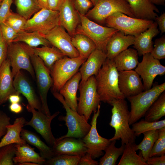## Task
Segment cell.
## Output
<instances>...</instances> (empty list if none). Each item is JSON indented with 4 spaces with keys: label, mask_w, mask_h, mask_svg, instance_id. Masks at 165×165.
Returning <instances> with one entry per match:
<instances>
[{
    "label": "cell",
    "mask_w": 165,
    "mask_h": 165,
    "mask_svg": "<svg viewBox=\"0 0 165 165\" xmlns=\"http://www.w3.org/2000/svg\"><path fill=\"white\" fill-rule=\"evenodd\" d=\"M119 72L112 60L107 58L95 76L101 101L110 104L114 99H125L118 86Z\"/></svg>",
    "instance_id": "6da1fadb"
},
{
    "label": "cell",
    "mask_w": 165,
    "mask_h": 165,
    "mask_svg": "<svg viewBox=\"0 0 165 165\" xmlns=\"http://www.w3.org/2000/svg\"><path fill=\"white\" fill-rule=\"evenodd\" d=\"M112 106V115L110 126L115 130L110 141L121 139L122 145L135 142L136 136L130 127V112L125 99H116L110 104Z\"/></svg>",
    "instance_id": "7a4b0ae2"
},
{
    "label": "cell",
    "mask_w": 165,
    "mask_h": 165,
    "mask_svg": "<svg viewBox=\"0 0 165 165\" xmlns=\"http://www.w3.org/2000/svg\"><path fill=\"white\" fill-rule=\"evenodd\" d=\"M79 14L80 23L76 28L75 34H80L88 37L94 43L97 49L106 54V46L108 41L119 30L102 26L91 20L85 15Z\"/></svg>",
    "instance_id": "3957f363"
},
{
    "label": "cell",
    "mask_w": 165,
    "mask_h": 165,
    "mask_svg": "<svg viewBox=\"0 0 165 165\" xmlns=\"http://www.w3.org/2000/svg\"><path fill=\"white\" fill-rule=\"evenodd\" d=\"M165 91V82L156 84L150 89L127 98L131 104L129 124L132 125L144 116L148 109Z\"/></svg>",
    "instance_id": "277c9868"
},
{
    "label": "cell",
    "mask_w": 165,
    "mask_h": 165,
    "mask_svg": "<svg viewBox=\"0 0 165 165\" xmlns=\"http://www.w3.org/2000/svg\"><path fill=\"white\" fill-rule=\"evenodd\" d=\"M54 97L63 105L66 111V115L60 116L59 119L64 121L68 129L67 133L60 138L72 137L82 139L89 132L91 125L84 117L71 108L66 103L64 98L59 92L51 90Z\"/></svg>",
    "instance_id": "5b68a950"
},
{
    "label": "cell",
    "mask_w": 165,
    "mask_h": 165,
    "mask_svg": "<svg viewBox=\"0 0 165 165\" xmlns=\"http://www.w3.org/2000/svg\"><path fill=\"white\" fill-rule=\"evenodd\" d=\"M86 59L65 56L56 61L50 70L53 80L52 90L59 92L64 85L77 72Z\"/></svg>",
    "instance_id": "8992f818"
},
{
    "label": "cell",
    "mask_w": 165,
    "mask_h": 165,
    "mask_svg": "<svg viewBox=\"0 0 165 165\" xmlns=\"http://www.w3.org/2000/svg\"><path fill=\"white\" fill-rule=\"evenodd\" d=\"M79 97L77 98V112L88 121L92 113L96 112L100 100L97 90L95 76L90 77L84 82L80 83Z\"/></svg>",
    "instance_id": "52a82bcc"
},
{
    "label": "cell",
    "mask_w": 165,
    "mask_h": 165,
    "mask_svg": "<svg viewBox=\"0 0 165 165\" xmlns=\"http://www.w3.org/2000/svg\"><path fill=\"white\" fill-rule=\"evenodd\" d=\"M152 20L140 19L116 12L105 20L107 27L120 31L126 35L136 36L147 30L153 22Z\"/></svg>",
    "instance_id": "ba28073f"
},
{
    "label": "cell",
    "mask_w": 165,
    "mask_h": 165,
    "mask_svg": "<svg viewBox=\"0 0 165 165\" xmlns=\"http://www.w3.org/2000/svg\"><path fill=\"white\" fill-rule=\"evenodd\" d=\"M94 6L85 16L100 24H104L108 17L116 12L134 17L126 0H98Z\"/></svg>",
    "instance_id": "9c48e42d"
},
{
    "label": "cell",
    "mask_w": 165,
    "mask_h": 165,
    "mask_svg": "<svg viewBox=\"0 0 165 165\" xmlns=\"http://www.w3.org/2000/svg\"><path fill=\"white\" fill-rule=\"evenodd\" d=\"M30 57L35 72L42 112L48 116H50L51 115L47 104V96L48 91L52 87L53 83L50 71L38 56L30 54Z\"/></svg>",
    "instance_id": "30bf717a"
},
{
    "label": "cell",
    "mask_w": 165,
    "mask_h": 165,
    "mask_svg": "<svg viewBox=\"0 0 165 165\" xmlns=\"http://www.w3.org/2000/svg\"><path fill=\"white\" fill-rule=\"evenodd\" d=\"M7 56L10 61L13 78L19 71L23 69L27 71L33 79H35V72L31 60L28 45L20 42L9 43Z\"/></svg>",
    "instance_id": "8fae6325"
},
{
    "label": "cell",
    "mask_w": 165,
    "mask_h": 165,
    "mask_svg": "<svg viewBox=\"0 0 165 165\" xmlns=\"http://www.w3.org/2000/svg\"><path fill=\"white\" fill-rule=\"evenodd\" d=\"M59 25V11L42 9L27 20L24 31L45 35Z\"/></svg>",
    "instance_id": "7c38bea8"
},
{
    "label": "cell",
    "mask_w": 165,
    "mask_h": 165,
    "mask_svg": "<svg viewBox=\"0 0 165 165\" xmlns=\"http://www.w3.org/2000/svg\"><path fill=\"white\" fill-rule=\"evenodd\" d=\"M26 108L32 114V117L29 121L26 122L25 126H29L33 128L52 147L55 142L56 138L52 133L51 124L53 119L60 113L59 112L48 116L42 112L36 110L29 104L27 105Z\"/></svg>",
    "instance_id": "4fadbf2b"
},
{
    "label": "cell",
    "mask_w": 165,
    "mask_h": 165,
    "mask_svg": "<svg viewBox=\"0 0 165 165\" xmlns=\"http://www.w3.org/2000/svg\"><path fill=\"white\" fill-rule=\"evenodd\" d=\"M100 104L96 112H94L91 122V127L88 133L82 140L87 149V152L90 154L93 159L99 158L104 154L103 151L110 144L111 141L101 136L97 129V119L100 112Z\"/></svg>",
    "instance_id": "5bb4252c"
},
{
    "label": "cell",
    "mask_w": 165,
    "mask_h": 165,
    "mask_svg": "<svg viewBox=\"0 0 165 165\" xmlns=\"http://www.w3.org/2000/svg\"><path fill=\"white\" fill-rule=\"evenodd\" d=\"M135 71L142 79L144 90H146L151 88L157 76L165 75V67L148 53L143 55L142 61L138 63Z\"/></svg>",
    "instance_id": "9a60e30c"
},
{
    "label": "cell",
    "mask_w": 165,
    "mask_h": 165,
    "mask_svg": "<svg viewBox=\"0 0 165 165\" xmlns=\"http://www.w3.org/2000/svg\"><path fill=\"white\" fill-rule=\"evenodd\" d=\"M42 35L65 56L71 58L79 57L78 51L72 44V37L61 25L57 26L47 34Z\"/></svg>",
    "instance_id": "2e32d148"
},
{
    "label": "cell",
    "mask_w": 165,
    "mask_h": 165,
    "mask_svg": "<svg viewBox=\"0 0 165 165\" xmlns=\"http://www.w3.org/2000/svg\"><path fill=\"white\" fill-rule=\"evenodd\" d=\"M118 86L124 98L135 96L144 90L139 75L132 70L119 72Z\"/></svg>",
    "instance_id": "e0dca14e"
},
{
    "label": "cell",
    "mask_w": 165,
    "mask_h": 165,
    "mask_svg": "<svg viewBox=\"0 0 165 165\" xmlns=\"http://www.w3.org/2000/svg\"><path fill=\"white\" fill-rule=\"evenodd\" d=\"M59 13V25L66 29L72 37L80 23V16L75 7L73 0H64Z\"/></svg>",
    "instance_id": "ac0fdd59"
},
{
    "label": "cell",
    "mask_w": 165,
    "mask_h": 165,
    "mask_svg": "<svg viewBox=\"0 0 165 165\" xmlns=\"http://www.w3.org/2000/svg\"><path fill=\"white\" fill-rule=\"evenodd\" d=\"M54 155L67 154L82 156L87 152L82 139L72 137L56 138L51 147Z\"/></svg>",
    "instance_id": "d6986e66"
},
{
    "label": "cell",
    "mask_w": 165,
    "mask_h": 165,
    "mask_svg": "<svg viewBox=\"0 0 165 165\" xmlns=\"http://www.w3.org/2000/svg\"><path fill=\"white\" fill-rule=\"evenodd\" d=\"M13 78V85L16 90L26 98L28 104L38 111L42 112L40 101L31 83L21 70L17 73Z\"/></svg>",
    "instance_id": "ffe728a7"
},
{
    "label": "cell",
    "mask_w": 165,
    "mask_h": 165,
    "mask_svg": "<svg viewBox=\"0 0 165 165\" xmlns=\"http://www.w3.org/2000/svg\"><path fill=\"white\" fill-rule=\"evenodd\" d=\"M107 58L106 54L96 49L81 66L79 72L81 75L80 83H83L92 75L96 76Z\"/></svg>",
    "instance_id": "44dd1931"
},
{
    "label": "cell",
    "mask_w": 165,
    "mask_h": 165,
    "mask_svg": "<svg viewBox=\"0 0 165 165\" xmlns=\"http://www.w3.org/2000/svg\"><path fill=\"white\" fill-rule=\"evenodd\" d=\"M10 62L6 59L0 67V105L5 103L12 94H20L15 90Z\"/></svg>",
    "instance_id": "7402d4cb"
},
{
    "label": "cell",
    "mask_w": 165,
    "mask_h": 165,
    "mask_svg": "<svg viewBox=\"0 0 165 165\" xmlns=\"http://www.w3.org/2000/svg\"><path fill=\"white\" fill-rule=\"evenodd\" d=\"M155 21L151 24L145 31L135 36L133 47L137 51L138 55L151 53L153 48V38L160 32Z\"/></svg>",
    "instance_id": "603a6c76"
},
{
    "label": "cell",
    "mask_w": 165,
    "mask_h": 165,
    "mask_svg": "<svg viewBox=\"0 0 165 165\" xmlns=\"http://www.w3.org/2000/svg\"><path fill=\"white\" fill-rule=\"evenodd\" d=\"M134 36L126 35L118 31L112 36L108 41L106 46V54L107 58L113 59L119 54L133 45Z\"/></svg>",
    "instance_id": "cb8c5ba5"
},
{
    "label": "cell",
    "mask_w": 165,
    "mask_h": 165,
    "mask_svg": "<svg viewBox=\"0 0 165 165\" xmlns=\"http://www.w3.org/2000/svg\"><path fill=\"white\" fill-rule=\"evenodd\" d=\"M134 15L140 19L154 21L159 13L158 8L148 0H126Z\"/></svg>",
    "instance_id": "d4e9b609"
},
{
    "label": "cell",
    "mask_w": 165,
    "mask_h": 165,
    "mask_svg": "<svg viewBox=\"0 0 165 165\" xmlns=\"http://www.w3.org/2000/svg\"><path fill=\"white\" fill-rule=\"evenodd\" d=\"M81 79V74L78 72L64 85L59 91L67 105L75 111H77L78 107L77 93Z\"/></svg>",
    "instance_id": "484cf974"
},
{
    "label": "cell",
    "mask_w": 165,
    "mask_h": 165,
    "mask_svg": "<svg viewBox=\"0 0 165 165\" xmlns=\"http://www.w3.org/2000/svg\"><path fill=\"white\" fill-rule=\"evenodd\" d=\"M15 156L13 159L14 164L18 165L24 162H32L38 165L44 164L46 160L34 148L26 143L16 144Z\"/></svg>",
    "instance_id": "4316f807"
},
{
    "label": "cell",
    "mask_w": 165,
    "mask_h": 165,
    "mask_svg": "<svg viewBox=\"0 0 165 165\" xmlns=\"http://www.w3.org/2000/svg\"><path fill=\"white\" fill-rule=\"evenodd\" d=\"M26 121L23 117L16 118L13 123L8 125L7 131L0 141V147L12 144H25L26 141L21 137L20 133Z\"/></svg>",
    "instance_id": "83f0119b"
},
{
    "label": "cell",
    "mask_w": 165,
    "mask_h": 165,
    "mask_svg": "<svg viewBox=\"0 0 165 165\" xmlns=\"http://www.w3.org/2000/svg\"><path fill=\"white\" fill-rule=\"evenodd\" d=\"M138 54L134 49H127L116 56L112 60L118 72L132 70L139 63Z\"/></svg>",
    "instance_id": "f1b7e54d"
},
{
    "label": "cell",
    "mask_w": 165,
    "mask_h": 165,
    "mask_svg": "<svg viewBox=\"0 0 165 165\" xmlns=\"http://www.w3.org/2000/svg\"><path fill=\"white\" fill-rule=\"evenodd\" d=\"M31 53L39 57L50 71L55 63L65 56L59 49L54 46H42L41 47L30 46Z\"/></svg>",
    "instance_id": "f546056e"
},
{
    "label": "cell",
    "mask_w": 165,
    "mask_h": 165,
    "mask_svg": "<svg viewBox=\"0 0 165 165\" xmlns=\"http://www.w3.org/2000/svg\"><path fill=\"white\" fill-rule=\"evenodd\" d=\"M20 136L26 143L36 147L39 151L40 156L46 160L55 156L52 148L46 145L34 133L23 128Z\"/></svg>",
    "instance_id": "4dcf8cb0"
},
{
    "label": "cell",
    "mask_w": 165,
    "mask_h": 165,
    "mask_svg": "<svg viewBox=\"0 0 165 165\" xmlns=\"http://www.w3.org/2000/svg\"><path fill=\"white\" fill-rule=\"evenodd\" d=\"M72 43L79 54V57L87 59L91 53L96 49L94 43L86 36L76 34L72 38Z\"/></svg>",
    "instance_id": "1f68e13d"
},
{
    "label": "cell",
    "mask_w": 165,
    "mask_h": 165,
    "mask_svg": "<svg viewBox=\"0 0 165 165\" xmlns=\"http://www.w3.org/2000/svg\"><path fill=\"white\" fill-rule=\"evenodd\" d=\"M23 42L32 47L40 45L49 46L52 45L41 34L36 31L28 32L24 31L18 33L12 42Z\"/></svg>",
    "instance_id": "d6a6232c"
},
{
    "label": "cell",
    "mask_w": 165,
    "mask_h": 165,
    "mask_svg": "<svg viewBox=\"0 0 165 165\" xmlns=\"http://www.w3.org/2000/svg\"><path fill=\"white\" fill-rule=\"evenodd\" d=\"M135 144V142L125 144L124 149L118 165H148L140 154L136 153Z\"/></svg>",
    "instance_id": "836d02e7"
},
{
    "label": "cell",
    "mask_w": 165,
    "mask_h": 165,
    "mask_svg": "<svg viewBox=\"0 0 165 165\" xmlns=\"http://www.w3.org/2000/svg\"><path fill=\"white\" fill-rule=\"evenodd\" d=\"M159 130H150L142 134L144 138L142 141L138 145H135L136 151L140 150V153L144 160L146 162L149 158L150 152L154 143L159 136Z\"/></svg>",
    "instance_id": "e575fe53"
},
{
    "label": "cell",
    "mask_w": 165,
    "mask_h": 165,
    "mask_svg": "<svg viewBox=\"0 0 165 165\" xmlns=\"http://www.w3.org/2000/svg\"><path fill=\"white\" fill-rule=\"evenodd\" d=\"M165 116V91L152 104L145 113V120L148 122L159 121Z\"/></svg>",
    "instance_id": "d590c367"
},
{
    "label": "cell",
    "mask_w": 165,
    "mask_h": 165,
    "mask_svg": "<svg viewBox=\"0 0 165 165\" xmlns=\"http://www.w3.org/2000/svg\"><path fill=\"white\" fill-rule=\"evenodd\" d=\"M18 13L27 20L41 9L37 0H13Z\"/></svg>",
    "instance_id": "8d00e7d4"
},
{
    "label": "cell",
    "mask_w": 165,
    "mask_h": 165,
    "mask_svg": "<svg viewBox=\"0 0 165 165\" xmlns=\"http://www.w3.org/2000/svg\"><path fill=\"white\" fill-rule=\"evenodd\" d=\"M116 140L111 141L105 151V153L100 159L98 162L99 165H115L119 156L123 154L125 145L117 148L115 146Z\"/></svg>",
    "instance_id": "74e56055"
},
{
    "label": "cell",
    "mask_w": 165,
    "mask_h": 165,
    "mask_svg": "<svg viewBox=\"0 0 165 165\" xmlns=\"http://www.w3.org/2000/svg\"><path fill=\"white\" fill-rule=\"evenodd\" d=\"M132 129L136 136H139L143 133L150 130H158L165 127V119L156 122H148L141 119L138 122L132 125Z\"/></svg>",
    "instance_id": "f35d334b"
},
{
    "label": "cell",
    "mask_w": 165,
    "mask_h": 165,
    "mask_svg": "<svg viewBox=\"0 0 165 165\" xmlns=\"http://www.w3.org/2000/svg\"><path fill=\"white\" fill-rule=\"evenodd\" d=\"M81 156L61 154L55 156L46 160L44 165H78Z\"/></svg>",
    "instance_id": "ab89813d"
},
{
    "label": "cell",
    "mask_w": 165,
    "mask_h": 165,
    "mask_svg": "<svg viewBox=\"0 0 165 165\" xmlns=\"http://www.w3.org/2000/svg\"><path fill=\"white\" fill-rule=\"evenodd\" d=\"M16 144H12L0 147V165H13Z\"/></svg>",
    "instance_id": "60d3db41"
},
{
    "label": "cell",
    "mask_w": 165,
    "mask_h": 165,
    "mask_svg": "<svg viewBox=\"0 0 165 165\" xmlns=\"http://www.w3.org/2000/svg\"><path fill=\"white\" fill-rule=\"evenodd\" d=\"M27 20L19 14L11 11L4 22L19 33L24 31Z\"/></svg>",
    "instance_id": "b9f144b4"
},
{
    "label": "cell",
    "mask_w": 165,
    "mask_h": 165,
    "mask_svg": "<svg viewBox=\"0 0 165 165\" xmlns=\"http://www.w3.org/2000/svg\"><path fill=\"white\" fill-rule=\"evenodd\" d=\"M159 136L150 152L149 157L165 154V127L159 130Z\"/></svg>",
    "instance_id": "7bdbcfd3"
},
{
    "label": "cell",
    "mask_w": 165,
    "mask_h": 165,
    "mask_svg": "<svg viewBox=\"0 0 165 165\" xmlns=\"http://www.w3.org/2000/svg\"><path fill=\"white\" fill-rule=\"evenodd\" d=\"M150 53L153 57L159 60L165 58V36L163 35L156 39L154 42V47Z\"/></svg>",
    "instance_id": "ee69618b"
},
{
    "label": "cell",
    "mask_w": 165,
    "mask_h": 165,
    "mask_svg": "<svg viewBox=\"0 0 165 165\" xmlns=\"http://www.w3.org/2000/svg\"><path fill=\"white\" fill-rule=\"evenodd\" d=\"M2 36L8 44L12 42L16 38L18 33L5 22L0 24Z\"/></svg>",
    "instance_id": "f6af8a7d"
},
{
    "label": "cell",
    "mask_w": 165,
    "mask_h": 165,
    "mask_svg": "<svg viewBox=\"0 0 165 165\" xmlns=\"http://www.w3.org/2000/svg\"><path fill=\"white\" fill-rule=\"evenodd\" d=\"M75 7L80 14L85 15L93 6L90 0H73Z\"/></svg>",
    "instance_id": "bcb514c9"
},
{
    "label": "cell",
    "mask_w": 165,
    "mask_h": 165,
    "mask_svg": "<svg viewBox=\"0 0 165 165\" xmlns=\"http://www.w3.org/2000/svg\"><path fill=\"white\" fill-rule=\"evenodd\" d=\"M13 0H2L0 6V24L4 22L11 12Z\"/></svg>",
    "instance_id": "7dc6e473"
},
{
    "label": "cell",
    "mask_w": 165,
    "mask_h": 165,
    "mask_svg": "<svg viewBox=\"0 0 165 165\" xmlns=\"http://www.w3.org/2000/svg\"><path fill=\"white\" fill-rule=\"evenodd\" d=\"M10 117L0 110V141L6 132V127L10 124Z\"/></svg>",
    "instance_id": "c3c4849f"
},
{
    "label": "cell",
    "mask_w": 165,
    "mask_h": 165,
    "mask_svg": "<svg viewBox=\"0 0 165 165\" xmlns=\"http://www.w3.org/2000/svg\"><path fill=\"white\" fill-rule=\"evenodd\" d=\"M8 44L3 38L0 27V67L6 59Z\"/></svg>",
    "instance_id": "681fc988"
},
{
    "label": "cell",
    "mask_w": 165,
    "mask_h": 165,
    "mask_svg": "<svg viewBox=\"0 0 165 165\" xmlns=\"http://www.w3.org/2000/svg\"><path fill=\"white\" fill-rule=\"evenodd\" d=\"M98 162L94 160L91 155L86 152L81 156L78 165H97Z\"/></svg>",
    "instance_id": "f907efd6"
},
{
    "label": "cell",
    "mask_w": 165,
    "mask_h": 165,
    "mask_svg": "<svg viewBox=\"0 0 165 165\" xmlns=\"http://www.w3.org/2000/svg\"><path fill=\"white\" fill-rule=\"evenodd\" d=\"M146 162L148 165H165V155L149 157Z\"/></svg>",
    "instance_id": "816d5d0a"
},
{
    "label": "cell",
    "mask_w": 165,
    "mask_h": 165,
    "mask_svg": "<svg viewBox=\"0 0 165 165\" xmlns=\"http://www.w3.org/2000/svg\"><path fill=\"white\" fill-rule=\"evenodd\" d=\"M159 28V30L162 34L165 32V13H163L160 16H157L155 20Z\"/></svg>",
    "instance_id": "f5cc1de1"
},
{
    "label": "cell",
    "mask_w": 165,
    "mask_h": 165,
    "mask_svg": "<svg viewBox=\"0 0 165 165\" xmlns=\"http://www.w3.org/2000/svg\"><path fill=\"white\" fill-rule=\"evenodd\" d=\"M63 1L64 0H48V9L59 11Z\"/></svg>",
    "instance_id": "db71d44e"
},
{
    "label": "cell",
    "mask_w": 165,
    "mask_h": 165,
    "mask_svg": "<svg viewBox=\"0 0 165 165\" xmlns=\"http://www.w3.org/2000/svg\"><path fill=\"white\" fill-rule=\"evenodd\" d=\"M9 108L11 112L16 114L20 113L23 110L22 106L19 103H11Z\"/></svg>",
    "instance_id": "11a10c76"
},
{
    "label": "cell",
    "mask_w": 165,
    "mask_h": 165,
    "mask_svg": "<svg viewBox=\"0 0 165 165\" xmlns=\"http://www.w3.org/2000/svg\"><path fill=\"white\" fill-rule=\"evenodd\" d=\"M20 94H12L9 96L8 100L11 103H19L21 100Z\"/></svg>",
    "instance_id": "9f6ffc18"
},
{
    "label": "cell",
    "mask_w": 165,
    "mask_h": 165,
    "mask_svg": "<svg viewBox=\"0 0 165 165\" xmlns=\"http://www.w3.org/2000/svg\"><path fill=\"white\" fill-rule=\"evenodd\" d=\"M37 1L41 9H49L48 0H37Z\"/></svg>",
    "instance_id": "6f0895ef"
},
{
    "label": "cell",
    "mask_w": 165,
    "mask_h": 165,
    "mask_svg": "<svg viewBox=\"0 0 165 165\" xmlns=\"http://www.w3.org/2000/svg\"><path fill=\"white\" fill-rule=\"evenodd\" d=\"M152 4L164 6L165 0H148Z\"/></svg>",
    "instance_id": "680465c9"
},
{
    "label": "cell",
    "mask_w": 165,
    "mask_h": 165,
    "mask_svg": "<svg viewBox=\"0 0 165 165\" xmlns=\"http://www.w3.org/2000/svg\"><path fill=\"white\" fill-rule=\"evenodd\" d=\"M20 165H38V164L32 162H24L20 164Z\"/></svg>",
    "instance_id": "91938a15"
},
{
    "label": "cell",
    "mask_w": 165,
    "mask_h": 165,
    "mask_svg": "<svg viewBox=\"0 0 165 165\" xmlns=\"http://www.w3.org/2000/svg\"><path fill=\"white\" fill-rule=\"evenodd\" d=\"M93 3V6H94L97 3L98 0H90Z\"/></svg>",
    "instance_id": "94428289"
},
{
    "label": "cell",
    "mask_w": 165,
    "mask_h": 165,
    "mask_svg": "<svg viewBox=\"0 0 165 165\" xmlns=\"http://www.w3.org/2000/svg\"><path fill=\"white\" fill-rule=\"evenodd\" d=\"M2 0H0V3L2 2Z\"/></svg>",
    "instance_id": "6125c7cd"
},
{
    "label": "cell",
    "mask_w": 165,
    "mask_h": 165,
    "mask_svg": "<svg viewBox=\"0 0 165 165\" xmlns=\"http://www.w3.org/2000/svg\"><path fill=\"white\" fill-rule=\"evenodd\" d=\"M1 3V2L0 3V6Z\"/></svg>",
    "instance_id": "be15d7a7"
}]
</instances>
